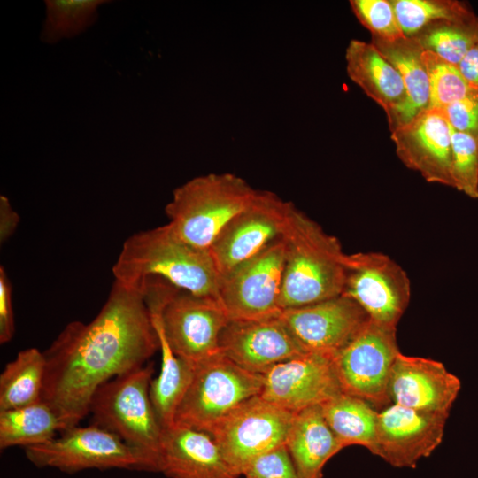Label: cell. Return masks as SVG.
Returning <instances> with one entry per match:
<instances>
[{"instance_id": "6da1fadb", "label": "cell", "mask_w": 478, "mask_h": 478, "mask_svg": "<svg viewBox=\"0 0 478 478\" xmlns=\"http://www.w3.org/2000/svg\"><path fill=\"white\" fill-rule=\"evenodd\" d=\"M158 350L143 285L115 281L97 315L89 323H68L43 352L42 399L58 414L64 430L77 426L101 385L145 365Z\"/></svg>"}, {"instance_id": "7a4b0ae2", "label": "cell", "mask_w": 478, "mask_h": 478, "mask_svg": "<svg viewBox=\"0 0 478 478\" xmlns=\"http://www.w3.org/2000/svg\"><path fill=\"white\" fill-rule=\"evenodd\" d=\"M112 273L115 281L127 285L157 277L192 295L219 300L221 275L210 251L182 241L168 223L128 237Z\"/></svg>"}, {"instance_id": "3957f363", "label": "cell", "mask_w": 478, "mask_h": 478, "mask_svg": "<svg viewBox=\"0 0 478 478\" xmlns=\"http://www.w3.org/2000/svg\"><path fill=\"white\" fill-rule=\"evenodd\" d=\"M281 238L285 245L282 311L343 294L348 254L336 237L293 204Z\"/></svg>"}, {"instance_id": "277c9868", "label": "cell", "mask_w": 478, "mask_h": 478, "mask_svg": "<svg viewBox=\"0 0 478 478\" xmlns=\"http://www.w3.org/2000/svg\"><path fill=\"white\" fill-rule=\"evenodd\" d=\"M257 190L229 173L197 176L174 189L166 206L169 226L182 241L209 250Z\"/></svg>"}, {"instance_id": "5b68a950", "label": "cell", "mask_w": 478, "mask_h": 478, "mask_svg": "<svg viewBox=\"0 0 478 478\" xmlns=\"http://www.w3.org/2000/svg\"><path fill=\"white\" fill-rule=\"evenodd\" d=\"M153 372L148 363L104 382L94 394L89 412L95 424L142 451L158 472L163 428L150 397Z\"/></svg>"}, {"instance_id": "8992f818", "label": "cell", "mask_w": 478, "mask_h": 478, "mask_svg": "<svg viewBox=\"0 0 478 478\" xmlns=\"http://www.w3.org/2000/svg\"><path fill=\"white\" fill-rule=\"evenodd\" d=\"M261 374L248 371L221 353L195 366L174 424L210 434L239 405L258 396Z\"/></svg>"}, {"instance_id": "52a82bcc", "label": "cell", "mask_w": 478, "mask_h": 478, "mask_svg": "<svg viewBox=\"0 0 478 478\" xmlns=\"http://www.w3.org/2000/svg\"><path fill=\"white\" fill-rule=\"evenodd\" d=\"M25 454L37 467L68 474L111 468L157 472L153 462L142 451L95 423L67 428L59 437L25 448Z\"/></svg>"}, {"instance_id": "ba28073f", "label": "cell", "mask_w": 478, "mask_h": 478, "mask_svg": "<svg viewBox=\"0 0 478 478\" xmlns=\"http://www.w3.org/2000/svg\"><path fill=\"white\" fill-rule=\"evenodd\" d=\"M399 353L397 328L369 320L333 355L342 392L366 400L378 411L390 405L389 381Z\"/></svg>"}, {"instance_id": "9c48e42d", "label": "cell", "mask_w": 478, "mask_h": 478, "mask_svg": "<svg viewBox=\"0 0 478 478\" xmlns=\"http://www.w3.org/2000/svg\"><path fill=\"white\" fill-rule=\"evenodd\" d=\"M158 310L163 333L175 355L196 366L220 353V336L229 317L220 300L166 283Z\"/></svg>"}, {"instance_id": "30bf717a", "label": "cell", "mask_w": 478, "mask_h": 478, "mask_svg": "<svg viewBox=\"0 0 478 478\" xmlns=\"http://www.w3.org/2000/svg\"><path fill=\"white\" fill-rule=\"evenodd\" d=\"M295 414L258 395L235 408L209 435L241 476L257 457L285 444Z\"/></svg>"}, {"instance_id": "8fae6325", "label": "cell", "mask_w": 478, "mask_h": 478, "mask_svg": "<svg viewBox=\"0 0 478 478\" xmlns=\"http://www.w3.org/2000/svg\"><path fill=\"white\" fill-rule=\"evenodd\" d=\"M285 245L282 238L220 278L219 300L229 320H262L281 315Z\"/></svg>"}, {"instance_id": "7c38bea8", "label": "cell", "mask_w": 478, "mask_h": 478, "mask_svg": "<svg viewBox=\"0 0 478 478\" xmlns=\"http://www.w3.org/2000/svg\"><path fill=\"white\" fill-rule=\"evenodd\" d=\"M371 320L396 327L411 299L405 271L382 252L348 254L343 291Z\"/></svg>"}, {"instance_id": "4fadbf2b", "label": "cell", "mask_w": 478, "mask_h": 478, "mask_svg": "<svg viewBox=\"0 0 478 478\" xmlns=\"http://www.w3.org/2000/svg\"><path fill=\"white\" fill-rule=\"evenodd\" d=\"M292 205L274 192L257 190L250 204L226 226L209 249L220 275L281 238Z\"/></svg>"}, {"instance_id": "5bb4252c", "label": "cell", "mask_w": 478, "mask_h": 478, "mask_svg": "<svg viewBox=\"0 0 478 478\" xmlns=\"http://www.w3.org/2000/svg\"><path fill=\"white\" fill-rule=\"evenodd\" d=\"M260 397L293 413L342 393L333 355L307 352L263 372Z\"/></svg>"}, {"instance_id": "9a60e30c", "label": "cell", "mask_w": 478, "mask_h": 478, "mask_svg": "<svg viewBox=\"0 0 478 478\" xmlns=\"http://www.w3.org/2000/svg\"><path fill=\"white\" fill-rule=\"evenodd\" d=\"M447 418L390 404L378 412L373 454L395 467L414 468L442 443Z\"/></svg>"}, {"instance_id": "2e32d148", "label": "cell", "mask_w": 478, "mask_h": 478, "mask_svg": "<svg viewBox=\"0 0 478 478\" xmlns=\"http://www.w3.org/2000/svg\"><path fill=\"white\" fill-rule=\"evenodd\" d=\"M281 318L305 351L331 355L343 348L370 320L345 295L283 310Z\"/></svg>"}, {"instance_id": "e0dca14e", "label": "cell", "mask_w": 478, "mask_h": 478, "mask_svg": "<svg viewBox=\"0 0 478 478\" xmlns=\"http://www.w3.org/2000/svg\"><path fill=\"white\" fill-rule=\"evenodd\" d=\"M396 154L426 181L452 188L451 127L443 109L429 106L390 132Z\"/></svg>"}, {"instance_id": "ac0fdd59", "label": "cell", "mask_w": 478, "mask_h": 478, "mask_svg": "<svg viewBox=\"0 0 478 478\" xmlns=\"http://www.w3.org/2000/svg\"><path fill=\"white\" fill-rule=\"evenodd\" d=\"M220 353L257 374L307 353L281 318L229 320L220 336Z\"/></svg>"}, {"instance_id": "d6986e66", "label": "cell", "mask_w": 478, "mask_h": 478, "mask_svg": "<svg viewBox=\"0 0 478 478\" xmlns=\"http://www.w3.org/2000/svg\"><path fill=\"white\" fill-rule=\"evenodd\" d=\"M459 380L439 361L399 353L389 381L391 404L448 416Z\"/></svg>"}, {"instance_id": "ffe728a7", "label": "cell", "mask_w": 478, "mask_h": 478, "mask_svg": "<svg viewBox=\"0 0 478 478\" xmlns=\"http://www.w3.org/2000/svg\"><path fill=\"white\" fill-rule=\"evenodd\" d=\"M169 478H238L213 437L173 424L163 429L159 471Z\"/></svg>"}, {"instance_id": "44dd1931", "label": "cell", "mask_w": 478, "mask_h": 478, "mask_svg": "<svg viewBox=\"0 0 478 478\" xmlns=\"http://www.w3.org/2000/svg\"><path fill=\"white\" fill-rule=\"evenodd\" d=\"M349 78L381 106L387 117L405 99V87L396 67L370 42L351 39L345 50Z\"/></svg>"}, {"instance_id": "7402d4cb", "label": "cell", "mask_w": 478, "mask_h": 478, "mask_svg": "<svg viewBox=\"0 0 478 478\" xmlns=\"http://www.w3.org/2000/svg\"><path fill=\"white\" fill-rule=\"evenodd\" d=\"M371 43L398 71L405 87L402 105L387 117L389 131L408 123L430 105L429 84L423 60V48L415 37L395 41L371 39Z\"/></svg>"}, {"instance_id": "603a6c76", "label": "cell", "mask_w": 478, "mask_h": 478, "mask_svg": "<svg viewBox=\"0 0 478 478\" xmlns=\"http://www.w3.org/2000/svg\"><path fill=\"white\" fill-rule=\"evenodd\" d=\"M285 445L298 478H322L326 463L343 449L327 424L320 405L295 414Z\"/></svg>"}, {"instance_id": "cb8c5ba5", "label": "cell", "mask_w": 478, "mask_h": 478, "mask_svg": "<svg viewBox=\"0 0 478 478\" xmlns=\"http://www.w3.org/2000/svg\"><path fill=\"white\" fill-rule=\"evenodd\" d=\"M149 311L161 352V369L150 382V397L157 418L166 429L174 424L177 409L191 383L195 366L174 354L163 333L158 310Z\"/></svg>"}, {"instance_id": "d4e9b609", "label": "cell", "mask_w": 478, "mask_h": 478, "mask_svg": "<svg viewBox=\"0 0 478 478\" xmlns=\"http://www.w3.org/2000/svg\"><path fill=\"white\" fill-rule=\"evenodd\" d=\"M323 417L343 448L374 451L379 411L364 399L340 393L320 405Z\"/></svg>"}, {"instance_id": "484cf974", "label": "cell", "mask_w": 478, "mask_h": 478, "mask_svg": "<svg viewBox=\"0 0 478 478\" xmlns=\"http://www.w3.org/2000/svg\"><path fill=\"white\" fill-rule=\"evenodd\" d=\"M63 430L61 420L42 399L23 407L0 411L1 450L42 444Z\"/></svg>"}, {"instance_id": "4316f807", "label": "cell", "mask_w": 478, "mask_h": 478, "mask_svg": "<svg viewBox=\"0 0 478 478\" xmlns=\"http://www.w3.org/2000/svg\"><path fill=\"white\" fill-rule=\"evenodd\" d=\"M46 370L44 353L36 348L19 351L0 374V411L42 400Z\"/></svg>"}, {"instance_id": "83f0119b", "label": "cell", "mask_w": 478, "mask_h": 478, "mask_svg": "<svg viewBox=\"0 0 478 478\" xmlns=\"http://www.w3.org/2000/svg\"><path fill=\"white\" fill-rule=\"evenodd\" d=\"M423 50L431 51L445 61L459 66L478 42V15L433 22L414 36Z\"/></svg>"}, {"instance_id": "f1b7e54d", "label": "cell", "mask_w": 478, "mask_h": 478, "mask_svg": "<svg viewBox=\"0 0 478 478\" xmlns=\"http://www.w3.org/2000/svg\"><path fill=\"white\" fill-rule=\"evenodd\" d=\"M104 0H47L46 19L41 38L54 43L72 38L91 26L96 19L97 8Z\"/></svg>"}, {"instance_id": "f546056e", "label": "cell", "mask_w": 478, "mask_h": 478, "mask_svg": "<svg viewBox=\"0 0 478 478\" xmlns=\"http://www.w3.org/2000/svg\"><path fill=\"white\" fill-rule=\"evenodd\" d=\"M397 23L406 37L414 36L424 27L439 20L472 15L467 4L458 0H390Z\"/></svg>"}, {"instance_id": "4dcf8cb0", "label": "cell", "mask_w": 478, "mask_h": 478, "mask_svg": "<svg viewBox=\"0 0 478 478\" xmlns=\"http://www.w3.org/2000/svg\"><path fill=\"white\" fill-rule=\"evenodd\" d=\"M422 57L428 77L429 106L445 110L466 96L474 89L464 78L459 66L425 50Z\"/></svg>"}, {"instance_id": "1f68e13d", "label": "cell", "mask_w": 478, "mask_h": 478, "mask_svg": "<svg viewBox=\"0 0 478 478\" xmlns=\"http://www.w3.org/2000/svg\"><path fill=\"white\" fill-rule=\"evenodd\" d=\"M451 173L452 188L478 198V139L452 127Z\"/></svg>"}, {"instance_id": "d6a6232c", "label": "cell", "mask_w": 478, "mask_h": 478, "mask_svg": "<svg viewBox=\"0 0 478 478\" xmlns=\"http://www.w3.org/2000/svg\"><path fill=\"white\" fill-rule=\"evenodd\" d=\"M350 5L359 23L371 37L395 41L405 37L390 0H351Z\"/></svg>"}, {"instance_id": "836d02e7", "label": "cell", "mask_w": 478, "mask_h": 478, "mask_svg": "<svg viewBox=\"0 0 478 478\" xmlns=\"http://www.w3.org/2000/svg\"><path fill=\"white\" fill-rule=\"evenodd\" d=\"M243 475L245 478H298L285 444L257 457Z\"/></svg>"}, {"instance_id": "e575fe53", "label": "cell", "mask_w": 478, "mask_h": 478, "mask_svg": "<svg viewBox=\"0 0 478 478\" xmlns=\"http://www.w3.org/2000/svg\"><path fill=\"white\" fill-rule=\"evenodd\" d=\"M445 114L451 127L463 133H466L478 139V89L474 88L471 92L461 100L449 105Z\"/></svg>"}, {"instance_id": "d590c367", "label": "cell", "mask_w": 478, "mask_h": 478, "mask_svg": "<svg viewBox=\"0 0 478 478\" xmlns=\"http://www.w3.org/2000/svg\"><path fill=\"white\" fill-rule=\"evenodd\" d=\"M12 285L3 266L0 267V343H6L14 334Z\"/></svg>"}, {"instance_id": "8d00e7d4", "label": "cell", "mask_w": 478, "mask_h": 478, "mask_svg": "<svg viewBox=\"0 0 478 478\" xmlns=\"http://www.w3.org/2000/svg\"><path fill=\"white\" fill-rule=\"evenodd\" d=\"M19 221L18 213L12 209L8 198L0 197V241L5 242L15 231Z\"/></svg>"}, {"instance_id": "74e56055", "label": "cell", "mask_w": 478, "mask_h": 478, "mask_svg": "<svg viewBox=\"0 0 478 478\" xmlns=\"http://www.w3.org/2000/svg\"><path fill=\"white\" fill-rule=\"evenodd\" d=\"M459 68L466 81L473 88L478 89V42L463 58Z\"/></svg>"}]
</instances>
